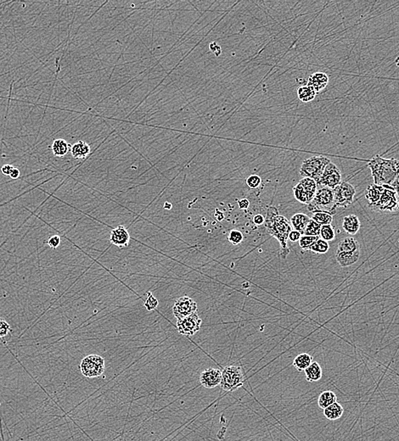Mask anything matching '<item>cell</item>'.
I'll list each match as a JSON object with an SVG mask.
<instances>
[{"label":"cell","mask_w":399,"mask_h":441,"mask_svg":"<svg viewBox=\"0 0 399 441\" xmlns=\"http://www.w3.org/2000/svg\"><path fill=\"white\" fill-rule=\"evenodd\" d=\"M342 172L331 161L327 165L326 169L323 172L322 176L319 178L318 185L335 189L339 184L342 183Z\"/></svg>","instance_id":"cell-11"},{"label":"cell","mask_w":399,"mask_h":441,"mask_svg":"<svg viewBox=\"0 0 399 441\" xmlns=\"http://www.w3.org/2000/svg\"><path fill=\"white\" fill-rule=\"evenodd\" d=\"M264 221H265V218L261 214H258L254 216L253 218V222L257 226H261V225H264Z\"/></svg>","instance_id":"cell-38"},{"label":"cell","mask_w":399,"mask_h":441,"mask_svg":"<svg viewBox=\"0 0 399 441\" xmlns=\"http://www.w3.org/2000/svg\"><path fill=\"white\" fill-rule=\"evenodd\" d=\"M398 210H399V202H398Z\"/></svg>","instance_id":"cell-44"},{"label":"cell","mask_w":399,"mask_h":441,"mask_svg":"<svg viewBox=\"0 0 399 441\" xmlns=\"http://www.w3.org/2000/svg\"><path fill=\"white\" fill-rule=\"evenodd\" d=\"M391 186L394 188V190L396 191L397 194H398V196L399 198V175L396 177V179L393 181V183L391 184Z\"/></svg>","instance_id":"cell-42"},{"label":"cell","mask_w":399,"mask_h":441,"mask_svg":"<svg viewBox=\"0 0 399 441\" xmlns=\"http://www.w3.org/2000/svg\"><path fill=\"white\" fill-rule=\"evenodd\" d=\"M317 93L315 90L309 85L301 86L297 88V96L300 101L303 103H309L315 99Z\"/></svg>","instance_id":"cell-24"},{"label":"cell","mask_w":399,"mask_h":441,"mask_svg":"<svg viewBox=\"0 0 399 441\" xmlns=\"http://www.w3.org/2000/svg\"><path fill=\"white\" fill-rule=\"evenodd\" d=\"M245 383V374L243 368L237 365H229L222 371V389L227 392H232L242 387Z\"/></svg>","instance_id":"cell-6"},{"label":"cell","mask_w":399,"mask_h":441,"mask_svg":"<svg viewBox=\"0 0 399 441\" xmlns=\"http://www.w3.org/2000/svg\"><path fill=\"white\" fill-rule=\"evenodd\" d=\"M304 373H305L307 381L309 383L318 382L322 378V368L317 361H312V364L306 369Z\"/></svg>","instance_id":"cell-19"},{"label":"cell","mask_w":399,"mask_h":441,"mask_svg":"<svg viewBox=\"0 0 399 441\" xmlns=\"http://www.w3.org/2000/svg\"><path fill=\"white\" fill-rule=\"evenodd\" d=\"M70 153L76 159L87 157L90 154V146L84 141H78L70 148Z\"/></svg>","instance_id":"cell-20"},{"label":"cell","mask_w":399,"mask_h":441,"mask_svg":"<svg viewBox=\"0 0 399 441\" xmlns=\"http://www.w3.org/2000/svg\"><path fill=\"white\" fill-rule=\"evenodd\" d=\"M13 166H11V165L10 164H7L4 165V166H3V167H1V169H0V170H1V171H2V173H3V175H5V176L10 177V172H11V170H12V169H13Z\"/></svg>","instance_id":"cell-40"},{"label":"cell","mask_w":399,"mask_h":441,"mask_svg":"<svg viewBox=\"0 0 399 441\" xmlns=\"http://www.w3.org/2000/svg\"><path fill=\"white\" fill-rule=\"evenodd\" d=\"M365 199L368 206L381 213H393L399 211V196L391 185L371 184L367 187Z\"/></svg>","instance_id":"cell-1"},{"label":"cell","mask_w":399,"mask_h":441,"mask_svg":"<svg viewBox=\"0 0 399 441\" xmlns=\"http://www.w3.org/2000/svg\"><path fill=\"white\" fill-rule=\"evenodd\" d=\"M70 144H68L67 141L61 139V138H58L53 142V144L51 145V150H52L54 156L63 157L69 152L70 150Z\"/></svg>","instance_id":"cell-23"},{"label":"cell","mask_w":399,"mask_h":441,"mask_svg":"<svg viewBox=\"0 0 399 441\" xmlns=\"http://www.w3.org/2000/svg\"><path fill=\"white\" fill-rule=\"evenodd\" d=\"M238 205L241 210H247L250 206V201L247 199H242L238 201Z\"/></svg>","instance_id":"cell-39"},{"label":"cell","mask_w":399,"mask_h":441,"mask_svg":"<svg viewBox=\"0 0 399 441\" xmlns=\"http://www.w3.org/2000/svg\"><path fill=\"white\" fill-rule=\"evenodd\" d=\"M334 190L335 205L338 208H347L353 203L355 197V187L347 182H342Z\"/></svg>","instance_id":"cell-10"},{"label":"cell","mask_w":399,"mask_h":441,"mask_svg":"<svg viewBox=\"0 0 399 441\" xmlns=\"http://www.w3.org/2000/svg\"><path fill=\"white\" fill-rule=\"evenodd\" d=\"M308 209L312 214L316 212H325L334 216L337 211L335 205L334 190L329 187L318 185L315 195L311 203L308 205Z\"/></svg>","instance_id":"cell-5"},{"label":"cell","mask_w":399,"mask_h":441,"mask_svg":"<svg viewBox=\"0 0 399 441\" xmlns=\"http://www.w3.org/2000/svg\"><path fill=\"white\" fill-rule=\"evenodd\" d=\"M61 241V239L60 236L54 235V236H51V237H50V239L48 240V245H49L50 247L52 248V249L55 250V249H57V248L60 246Z\"/></svg>","instance_id":"cell-35"},{"label":"cell","mask_w":399,"mask_h":441,"mask_svg":"<svg viewBox=\"0 0 399 441\" xmlns=\"http://www.w3.org/2000/svg\"><path fill=\"white\" fill-rule=\"evenodd\" d=\"M201 318L199 317L197 312L186 317L182 319L177 320V328L178 333L185 336H191L196 334L201 326Z\"/></svg>","instance_id":"cell-12"},{"label":"cell","mask_w":399,"mask_h":441,"mask_svg":"<svg viewBox=\"0 0 399 441\" xmlns=\"http://www.w3.org/2000/svg\"><path fill=\"white\" fill-rule=\"evenodd\" d=\"M10 330V324L5 320L0 318V338L5 337Z\"/></svg>","instance_id":"cell-34"},{"label":"cell","mask_w":399,"mask_h":441,"mask_svg":"<svg viewBox=\"0 0 399 441\" xmlns=\"http://www.w3.org/2000/svg\"><path fill=\"white\" fill-rule=\"evenodd\" d=\"M329 84V77L324 72H315L312 74L309 78L308 85L312 87L318 94L320 91L324 90Z\"/></svg>","instance_id":"cell-16"},{"label":"cell","mask_w":399,"mask_h":441,"mask_svg":"<svg viewBox=\"0 0 399 441\" xmlns=\"http://www.w3.org/2000/svg\"><path fill=\"white\" fill-rule=\"evenodd\" d=\"M80 370L86 378L100 377L104 372V358L98 355H88L82 360Z\"/></svg>","instance_id":"cell-9"},{"label":"cell","mask_w":399,"mask_h":441,"mask_svg":"<svg viewBox=\"0 0 399 441\" xmlns=\"http://www.w3.org/2000/svg\"><path fill=\"white\" fill-rule=\"evenodd\" d=\"M228 239L232 244L238 245V244L242 243V241L244 239V236H243V234L241 231L234 229L228 234Z\"/></svg>","instance_id":"cell-31"},{"label":"cell","mask_w":399,"mask_h":441,"mask_svg":"<svg viewBox=\"0 0 399 441\" xmlns=\"http://www.w3.org/2000/svg\"><path fill=\"white\" fill-rule=\"evenodd\" d=\"M20 176V171L18 168H15L14 167L11 172L10 174V177H11L12 179H18Z\"/></svg>","instance_id":"cell-41"},{"label":"cell","mask_w":399,"mask_h":441,"mask_svg":"<svg viewBox=\"0 0 399 441\" xmlns=\"http://www.w3.org/2000/svg\"><path fill=\"white\" fill-rule=\"evenodd\" d=\"M360 258V244L352 237L343 238L336 248L335 259L342 268H349Z\"/></svg>","instance_id":"cell-4"},{"label":"cell","mask_w":399,"mask_h":441,"mask_svg":"<svg viewBox=\"0 0 399 441\" xmlns=\"http://www.w3.org/2000/svg\"><path fill=\"white\" fill-rule=\"evenodd\" d=\"M321 225L316 222L314 220H310L308 226L306 227L305 231L302 235H308V236H317L319 237L320 235V230H321Z\"/></svg>","instance_id":"cell-30"},{"label":"cell","mask_w":399,"mask_h":441,"mask_svg":"<svg viewBox=\"0 0 399 441\" xmlns=\"http://www.w3.org/2000/svg\"><path fill=\"white\" fill-rule=\"evenodd\" d=\"M319 237H320V238L324 239V240L327 241V242L334 240L335 237V231L334 229V227H332V225L330 224V225H324V226H322L321 230H320Z\"/></svg>","instance_id":"cell-27"},{"label":"cell","mask_w":399,"mask_h":441,"mask_svg":"<svg viewBox=\"0 0 399 441\" xmlns=\"http://www.w3.org/2000/svg\"><path fill=\"white\" fill-rule=\"evenodd\" d=\"M360 220L356 215H348L343 218L342 228L345 233L350 235H355L360 229Z\"/></svg>","instance_id":"cell-17"},{"label":"cell","mask_w":399,"mask_h":441,"mask_svg":"<svg viewBox=\"0 0 399 441\" xmlns=\"http://www.w3.org/2000/svg\"><path fill=\"white\" fill-rule=\"evenodd\" d=\"M172 204L168 203V202H166L164 204V209L166 210H171Z\"/></svg>","instance_id":"cell-43"},{"label":"cell","mask_w":399,"mask_h":441,"mask_svg":"<svg viewBox=\"0 0 399 441\" xmlns=\"http://www.w3.org/2000/svg\"><path fill=\"white\" fill-rule=\"evenodd\" d=\"M110 241L111 244L118 247H127L130 241V235L128 229L121 225L112 229L110 236Z\"/></svg>","instance_id":"cell-15"},{"label":"cell","mask_w":399,"mask_h":441,"mask_svg":"<svg viewBox=\"0 0 399 441\" xmlns=\"http://www.w3.org/2000/svg\"><path fill=\"white\" fill-rule=\"evenodd\" d=\"M209 49L212 54H214L215 56L218 57L222 53V49L217 43L212 42L209 45Z\"/></svg>","instance_id":"cell-36"},{"label":"cell","mask_w":399,"mask_h":441,"mask_svg":"<svg viewBox=\"0 0 399 441\" xmlns=\"http://www.w3.org/2000/svg\"><path fill=\"white\" fill-rule=\"evenodd\" d=\"M312 356L308 353H301L295 356L293 361V367L298 372H304L312 364Z\"/></svg>","instance_id":"cell-22"},{"label":"cell","mask_w":399,"mask_h":441,"mask_svg":"<svg viewBox=\"0 0 399 441\" xmlns=\"http://www.w3.org/2000/svg\"><path fill=\"white\" fill-rule=\"evenodd\" d=\"M319 238V237H317V236L302 235V237L299 239V245L302 251H310L311 248L313 246V244H315Z\"/></svg>","instance_id":"cell-26"},{"label":"cell","mask_w":399,"mask_h":441,"mask_svg":"<svg viewBox=\"0 0 399 441\" xmlns=\"http://www.w3.org/2000/svg\"><path fill=\"white\" fill-rule=\"evenodd\" d=\"M330 160L325 156H312L302 162L299 173L302 177H309L318 183L322 176L326 166Z\"/></svg>","instance_id":"cell-7"},{"label":"cell","mask_w":399,"mask_h":441,"mask_svg":"<svg viewBox=\"0 0 399 441\" xmlns=\"http://www.w3.org/2000/svg\"><path fill=\"white\" fill-rule=\"evenodd\" d=\"M264 226L268 234L278 241L280 244V256L282 259H285L290 254L288 240L289 234L292 230L291 222L284 216L279 215L277 208L268 206Z\"/></svg>","instance_id":"cell-2"},{"label":"cell","mask_w":399,"mask_h":441,"mask_svg":"<svg viewBox=\"0 0 399 441\" xmlns=\"http://www.w3.org/2000/svg\"><path fill=\"white\" fill-rule=\"evenodd\" d=\"M222 371L217 368H208L201 373L199 378L201 385L206 389H213L220 385Z\"/></svg>","instance_id":"cell-14"},{"label":"cell","mask_w":399,"mask_h":441,"mask_svg":"<svg viewBox=\"0 0 399 441\" xmlns=\"http://www.w3.org/2000/svg\"><path fill=\"white\" fill-rule=\"evenodd\" d=\"M311 218H309L308 215L296 213L293 215L291 218V225L294 228V230L298 231L301 234H303Z\"/></svg>","instance_id":"cell-18"},{"label":"cell","mask_w":399,"mask_h":441,"mask_svg":"<svg viewBox=\"0 0 399 441\" xmlns=\"http://www.w3.org/2000/svg\"><path fill=\"white\" fill-rule=\"evenodd\" d=\"M197 311V304L193 299L188 296H182L175 301L173 312L177 319H182L195 313Z\"/></svg>","instance_id":"cell-13"},{"label":"cell","mask_w":399,"mask_h":441,"mask_svg":"<svg viewBox=\"0 0 399 441\" xmlns=\"http://www.w3.org/2000/svg\"><path fill=\"white\" fill-rule=\"evenodd\" d=\"M302 237V234L296 230H292L289 234V240L292 242H296Z\"/></svg>","instance_id":"cell-37"},{"label":"cell","mask_w":399,"mask_h":441,"mask_svg":"<svg viewBox=\"0 0 399 441\" xmlns=\"http://www.w3.org/2000/svg\"><path fill=\"white\" fill-rule=\"evenodd\" d=\"M311 219L320 224L321 226H324L332 223L333 216L325 212H316L312 214V218Z\"/></svg>","instance_id":"cell-29"},{"label":"cell","mask_w":399,"mask_h":441,"mask_svg":"<svg viewBox=\"0 0 399 441\" xmlns=\"http://www.w3.org/2000/svg\"><path fill=\"white\" fill-rule=\"evenodd\" d=\"M318 184L309 177H302V180L293 187V194L296 201L309 205L315 195Z\"/></svg>","instance_id":"cell-8"},{"label":"cell","mask_w":399,"mask_h":441,"mask_svg":"<svg viewBox=\"0 0 399 441\" xmlns=\"http://www.w3.org/2000/svg\"><path fill=\"white\" fill-rule=\"evenodd\" d=\"M329 242L324 240V239L319 237L315 244H313V246L311 248V251H312V252L315 253V254H322L327 253V252L329 251Z\"/></svg>","instance_id":"cell-28"},{"label":"cell","mask_w":399,"mask_h":441,"mask_svg":"<svg viewBox=\"0 0 399 441\" xmlns=\"http://www.w3.org/2000/svg\"><path fill=\"white\" fill-rule=\"evenodd\" d=\"M158 305V301L156 298L151 295V293H149V297L146 300V302L144 303V306L147 309L148 311H152L156 308Z\"/></svg>","instance_id":"cell-33"},{"label":"cell","mask_w":399,"mask_h":441,"mask_svg":"<svg viewBox=\"0 0 399 441\" xmlns=\"http://www.w3.org/2000/svg\"><path fill=\"white\" fill-rule=\"evenodd\" d=\"M371 170L374 184L391 185L399 175V161L375 155L368 165Z\"/></svg>","instance_id":"cell-3"},{"label":"cell","mask_w":399,"mask_h":441,"mask_svg":"<svg viewBox=\"0 0 399 441\" xmlns=\"http://www.w3.org/2000/svg\"><path fill=\"white\" fill-rule=\"evenodd\" d=\"M245 183L251 189H256L261 186L262 178L258 175H251L250 177L246 178Z\"/></svg>","instance_id":"cell-32"},{"label":"cell","mask_w":399,"mask_h":441,"mask_svg":"<svg viewBox=\"0 0 399 441\" xmlns=\"http://www.w3.org/2000/svg\"><path fill=\"white\" fill-rule=\"evenodd\" d=\"M344 413V408L342 405L335 402L334 404L330 405L328 407L324 409V415L328 420L335 421L342 418Z\"/></svg>","instance_id":"cell-21"},{"label":"cell","mask_w":399,"mask_h":441,"mask_svg":"<svg viewBox=\"0 0 399 441\" xmlns=\"http://www.w3.org/2000/svg\"><path fill=\"white\" fill-rule=\"evenodd\" d=\"M336 401H337V396L333 391H324L319 394L318 405H319V407L324 410L326 407H330V405L335 403Z\"/></svg>","instance_id":"cell-25"}]
</instances>
